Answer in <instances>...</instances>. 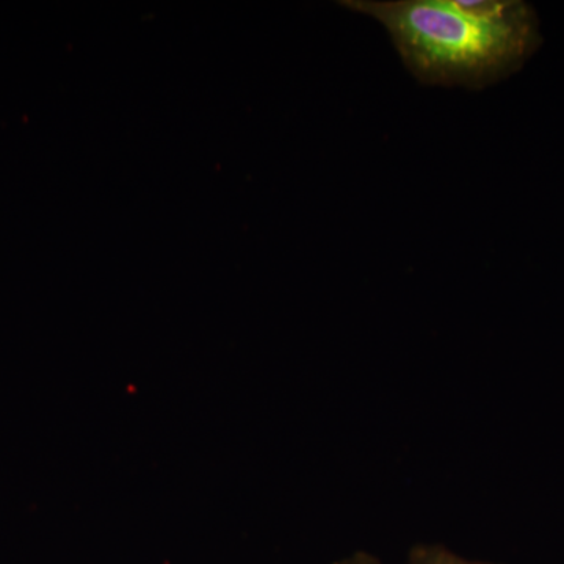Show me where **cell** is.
<instances>
[{
	"mask_svg": "<svg viewBox=\"0 0 564 564\" xmlns=\"http://www.w3.org/2000/svg\"><path fill=\"white\" fill-rule=\"evenodd\" d=\"M380 22L425 85L481 90L511 76L540 47V22L519 0H344Z\"/></svg>",
	"mask_w": 564,
	"mask_h": 564,
	"instance_id": "obj_1",
	"label": "cell"
},
{
	"mask_svg": "<svg viewBox=\"0 0 564 564\" xmlns=\"http://www.w3.org/2000/svg\"><path fill=\"white\" fill-rule=\"evenodd\" d=\"M411 564H485L467 562L459 558L444 549L443 545H433V547H415L411 554Z\"/></svg>",
	"mask_w": 564,
	"mask_h": 564,
	"instance_id": "obj_2",
	"label": "cell"
},
{
	"mask_svg": "<svg viewBox=\"0 0 564 564\" xmlns=\"http://www.w3.org/2000/svg\"><path fill=\"white\" fill-rule=\"evenodd\" d=\"M343 564H378L375 562V560L369 558L367 555H358L355 556V558L350 560V562L343 563Z\"/></svg>",
	"mask_w": 564,
	"mask_h": 564,
	"instance_id": "obj_3",
	"label": "cell"
}]
</instances>
